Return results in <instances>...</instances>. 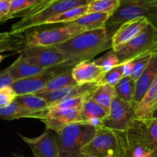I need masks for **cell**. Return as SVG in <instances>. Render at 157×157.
<instances>
[{
  "label": "cell",
  "mask_w": 157,
  "mask_h": 157,
  "mask_svg": "<svg viewBox=\"0 0 157 157\" xmlns=\"http://www.w3.org/2000/svg\"><path fill=\"white\" fill-rule=\"evenodd\" d=\"M98 128L84 123L70 124L59 131L60 157H81V151L96 135Z\"/></svg>",
  "instance_id": "cell-3"
},
{
  "label": "cell",
  "mask_w": 157,
  "mask_h": 157,
  "mask_svg": "<svg viewBox=\"0 0 157 157\" xmlns=\"http://www.w3.org/2000/svg\"><path fill=\"white\" fill-rule=\"evenodd\" d=\"M121 0H93L88 5V12L99 13H113L119 8Z\"/></svg>",
  "instance_id": "cell-28"
},
{
  "label": "cell",
  "mask_w": 157,
  "mask_h": 157,
  "mask_svg": "<svg viewBox=\"0 0 157 157\" xmlns=\"http://www.w3.org/2000/svg\"><path fill=\"white\" fill-rule=\"evenodd\" d=\"M81 109H48L45 116L41 121L46 128L58 133L70 124L83 123L81 117Z\"/></svg>",
  "instance_id": "cell-13"
},
{
  "label": "cell",
  "mask_w": 157,
  "mask_h": 157,
  "mask_svg": "<svg viewBox=\"0 0 157 157\" xmlns=\"http://www.w3.org/2000/svg\"><path fill=\"white\" fill-rule=\"evenodd\" d=\"M72 70V69H71ZM71 70L67 71L65 72L59 74L52 80H51L48 84L38 94L49 93V92L55 91V90H61V89L65 88L69 86L76 85L78 84L74 79L71 74Z\"/></svg>",
  "instance_id": "cell-25"
},
{
  "label": "cell",
  "mask_w": 157,
  "mask_h": 157,
  "mask_svg": "<svg viewBox=\"0 0 157 157\" xmlns=\"http://www.w3.org/2000/svg\"><path fill=\"white\" fill-rule=\"evenodd\" d=\"M81 155H92L104 157L107 154L122 156L119 136L114 132L105 128H98L96 135L90 142L82 148Z\"/></svg>",
  "instance_id": "cell-11"
},
{
  "label": "cell",
  "mask_w": 157,
  "mask_h": 157,
  "mask_svg": "<svg viewBox=\"0 0 157 157\" xmlns=\"http://www.w3.org/2000/svg\"><path fill=\"white\" fill-rule=\"evenodd\" d=\"M120 64L146 54L157 53V28L149 23L138 35L126 44L115 48Z\"/></svg>",
  "instance_id": "cell-6"
},
{
  "label": "cell",
  "mask_w": 157,
  "mask_h": 157,
  "mask_svg": "<svg viewBox=\"0 0 157 157\" xmlns=\"http://www.w3.org/2000/svg\"><path fill=\"white\" fill-rule=\"evenodd\" d=\"M89 97H90V95H84V96L64 100V101L51 104V105H49L48 109H64V110L81 109L85 101Z\"/></svg>",
  "instance_id": "cell-31"
},
{
  "label": "cell",
  "mask_w": 157,
  "mask_h": 157,
  "mask_svg": "<svg viewBox=\"0 0 157 157\" xmlns=\"http://www.w3.org/2000/svg\"><path fill=\"white\" fill-rule=\"evenodd\" d=\"M17 53L25 61L44 68H51L67 63L64 54L56 46H25Z\"/></svg>",
  "instance_id": "cell-9"
},
{
  "label": "cell",
  "mask_w": 157,
  "mask_h": 157,
  "mask_svg": "<svg viewBox=\"0 0 157 157\" xmlns=\"http://www.w3.org/2000/svg\"><path fill=\"white\" fill-rule=\"evenodd\" d=\"M117 97L115 87L109 84H98V87L92 91L89 98L109 113L112 103Z\"/></svg>",
  "instance_id": "cell-20"
},
{
  "label": "cell",
  "mask_w": 157,
  "mask_h": 157,
  "mask_svg": "<svg viewBox=\"0 0 157 157\" xmlns=\"http://www.w3.org/2000/svg\"><path fill=\"white\" fill-rule=\"evenodd\" d=\"M12 156H13V157H28V156H24V155L20 154V153H12Z\"/></svg>",
  "instance_id": "cell-42"
},
{
  "label": "cell",
  "mask_w": 157,
  "mask_h": 157,
  "mask_svg": "<svg viewBox=\"0 0 157 157\" xmlns=\"http://www.w3.org/2000/svg\"><path fill=\"white\" fill-rule=\"evenodd\" d=\"M88 12V5L87 6H79L65 11L61 14L52 17L44 21V25L58 24V23H70L75 20L78 19L83 15H86Z\"/></svg>",
  "instance_id": "cell-24"
},
{
  "label": "cell",
  "mask_w": 157,
  "mask_h": 157,
  "mask_svg": "<svg viewBox=\"0 0 157 157\" xmlns=\"http://www.w3.org/2000/svg\"><path fill=\"white\" fill-rule=\"evenodd\" d=\"M104 157H121V156L117 154H107Z\"/></svg>",
  "instance_id": "cell-43"
},
{
  "label": "cell",
  "mask_w": 157,
  "mask_h": 157,
  "mask_svg": "<svg viewBox=\"0 0 157 157\" xmlns=\"http://www.w3.org/2000/svg\"><path fill=\"white\" fill-rule=\"evenodd\" d=\"M15 102L36 113H45L49 107L48 103L37 94L18 96L15 98Z\"/></svg>",
  "instance_id": "cell-23"
},
{
  "label": "cell",
  "mask_w": 157,
  "mask_h": 157,
  "mask_svg": "<svg viewBox=\"0 0 157 157\" xmlns=\"http://www.w3.org/2000/svg\"><path fill=\"white\" fill-rule=\"evenodd\" d=\"M81 157H97V156H92V155H81Z\"/></svg>",
  "instance_id": "cell-45"
},
{
  "label": "cell",
  "mask_w": 157,
  "mask_h": 157,
  "mask_svg": "<svg viewBox=\"0 0 157 157\" xmlns=\"http://www.w3.org/2000/svg\"><path fill=\"white\" fill-rule=\"evenodd\" d=\"M145 120H157V105L150 112H149L144 118Z\"/></svg>",
  "instance_id": "cell-39"
},
{
  "label": "cell",
  "mask_w": 157,
  "mask_h": 157,
  "mask_svg": "<svg viewBox=\"0 0 157 157\" xmlns=\"http://www.w3.org/2000/svg\"><path fill=\"white\" fill-rule=\"evenodd\" d=\"M11 0H2L0 1V25L9 20L8 17L9 6Z\"/></svg>",
  "instance_id": "cell-36"
},
{
  "label": "cell",
  "mask_w": 157,
  "mask_h": 157,
  "mask_svg": "<svg viewBox=\"0 0 157 157\" xmlns=\"http://www.w3.org/2000/svg\"><path fill=\"white\" fill-rule=\"evenodd\" d=\"M42 0H11L8 17L11 18L20 17L21 13L36 6Z\"/></svg>",
  "instance_id": "cell-30"
},
{
  "label": "cell",
  "mask_w": 157,
  "mask_h": 157,
  "mask_svg": "<svg viewBox=\"0 0 157 157\" xmlns=\"http://www.w3.org/2000/svg\"><path fill=\"white\" fill-rule=\"evenodd\" d=\"M6 55H0V63L2 62V61H3V60L5 59V58H6Z\"/></svg>",
  "instance_id": "cell-44"
},
{
  "label": "cell",
  "mask_w": 157,
  "mask_h": 157,
  "mask_svg": "<svg viewBox=\"0 0 157 157\" xmlns=\"http://www.w3.org/2000/svg\"><path fill=\"white\" fill-rule=\"evenodd\" d=\"M15 80L9 75L6 70L0 71V89L6 86H10Z\"/></svg>",
  "instance_id": "cell-37"
},
{
  "label": "cell",
  "mask_w": 157,
  "mask_h": 157,
  "mask_svg": "<svg viewBox=\"0 0 157 157\" xmlns=\"http://www.w3.org/2000/svg\"><path fill=\"white\" fill-rule=\"evenodd\" d=\"M109 27L87 30L56 47L64 54L67 61L77 64L90 61L104 51L112 48V32Z\"/></svg>",
  "instance_id": "cell-1"
},
{
  "label": "cell",
  "mask_w": 157,
  "mask_h": 157,
  "mask_svg": "<svg viewBox=\"0 0 157 157\" xmlns=\"http://www.w3.org/2000/svg\"><path fill=\"white\" fill-rule=\"evenodd\" d=\"M48 110L45 113L33 112L14 101L7 107H0V119L12 121L21 118H37L41 120L45 116Z\"/></svg>",
  "instance_id": "cell-19"
},
{
  "label": "cell",
  "mask_w": 157,
  "mask_h": 157,
  "mask_svg": "<svg viewBox=\"0 0 157 157\" xmlns=\"http://www.w3.org/2000/svg\"><path fill=\"white\" fill-rule=\"evenodd\" d=\"M25 44L24 33L12 35L9 38L0 41V54L4 52H18Z\"/></svg>",
  "instance_id": "cell-29"
},
{
  "label": "cell",
  "mask_w": 157,
  "mask_h": 157,
  "mask_svg": "<svg viewBox=\"0 0 157 157\" xmlns=\"http://www.w3.org/2000/svg\"><path fill=\"white\" fill-rule=\"evenodd\" d=\"M157 105V75L141 102L136 107L137 119L144 118Z\"/></svg>",
  "instance_id": "cell-22"
},
{
  "label": "cell",
  "mask_w": 157,
  "mask_h": 157,
  "mask_svg": "<svg viewBox=\"0 0 157 157\" xmlns=\"http://www.w3.org/2000/svg\"><path fill=\"white\" fill-rule=\"evenodd\" d=\"M123 157L132 145H141L153 151L157 150V120L136 119L120 137Z\"/></svg>",
  "instance_id": "cell-7"
},
{
  "label": "cell",
  "mask_w": 157,
  "mask_h": 157,
  "mask_svg": "<svg viewBox=\"0 0 157 157\" xmlns=\"http://www.w3.org/2000/svg\"><path fill=\"white\" fill-rule=\"evenodd\" d=\"M98 84H76L55 91L38 94L37 95L45 100L49 105H51L70 98H78L84 95H90L92 91L98 87Z\"/></svg>",
  "instance_id": "cell-15"
},
{
  "label": "cell",
  "mask_w": 157,
  "mask_h": 157,
  "mask_svg": "<svg viewBox=\"0 0 157 157\" xmlns=\"http://www.w3.org/2000/svg\"><path fill=\"white\" fill-rule=\"evenodd\" d=\"M154 55L155 54L153 53L146 54V55H143L141 56L137 57L135 59L132 60L133 61V71H132L130 77L133 79L136 80L140 76V75L147 67L150 60L152 59Z\"/></svg>",
  "instance_id": "cell-33"
},
{
  "label": "cell",
  "mask_w": 157,
  "mask_h": 157,
  "mask_svg": "<svg viewBox=\"0 0 157 157\" xmlns=\"http://www.w3.org/2000/svg\"><path fill=\"white\" fill-rule=\"evenodd\" d=\"M107 72L91 61L78 63L72 68L71 74L78 84H99Z\"/></svg>",
  "instance_id": "cell-14"
},
{
  "label": "cell",
  "mask_w": 157,
  "mask_h": 157,
  "mask_svg": "<svg viewBox=\"0 0 157 157\" xmlns=\"http://www.w3.org/2000/svg\"><path fill=\"white\" fill-rule=\"evenodd\" d=\"M152 157H157V150L154 151V153H153V156H152Z\"/></svg>",
  "instance_id": "cell-46"
},
{
  "label": "cell",
  "mask_w": 157,
  "mask_h": 157,
  "mask_svg": "<svg viewBox=\"0 0 157 157\" xmlns=\"http://www.w3.org/2000/svg\"><path fill=\"white\" fill-rule=\"evenodd\" d=\"M157 75V53L153 56L150 63L140 76L136 80V88L133 104L135 109L141 102L148 89L153 84Z\"/></svg>",
  "instance_id": "cell-17"
},
{
  "label": "cell",
  "mask_w": 157,
  "mask_h": 157,
  "mask_svg": "<svg viewBox=\"0 0 157 157\" xmlns=\"http://www.w3.org/2000/svg\"><path fill=\"white\" fill-rule=\"evenodd\" d=\"M123 78H124L123 67L122 64H120L115 67L114 68L107 71L99 84H109V85L115 87Z\"/></svg>",
  "instance_id": "cell-34"
},
{
  "label": "cell",
  "mask_w": 157,
  "mask_h": 157,
  "mask_svg": "<svg viewBox=\"0 0 157 157\" xmlns=\"http://www.w3.org/2000/svg\"><path fill=\"white\" fill-rule=\"evenodd\" d=\"M12 34H11L10 32H0V41H2V40L6 39V38H9V37L12 35Z\"/></svg>",
  "instance_id": "cell-40"
},
{
  "label": "cell",
  "mask_w": 157,
  "mask_h": 157,
  "mask_svg": "<svg viewBox=\"0 0 157 157\" xmlns=\"http://www.w3.org/2000/svg\"><path fill=\"white\" fill-rule=\"evenodd\" d=\"M123 73H124V77H130L133 71V61H129L127 62L123 63Z\"/></svg>",
  "instance_id": "cell-38"
},
{
  "label": "cell",
  "mask_w": 157,
  "mask_h": 157,
  "mask_svg": "<svg viewBox=\"0 0 157 157\" xmlns=\"http://www.w3.org/2000/svg\"><path fill=\"white\" fill-rule=\"evenodd\" d=\"M107 115L108 113L90 98H87L81 110V117L84 124L91 118L104 120Z\"/></svg>",
  "instance_id": "cell-26"
},
{
  "label": "cell",
  "mask_w": 157,
  "mask_h": 157,
  "mask_svg": "<svg viewBox=\"0 0 157 157\" xmlns=\"http://www.w3.org/2000/svg\"><path fill=\"white\" fill-rule=\"evenodd\" d=\"M155 5H156V6L157 7V0H155Z\"/></svg>",
  "instance_id": "cell-47"
},
{
  "label": "cell",
  "mask_w": 157,
  "mask_h": 157,
  "mask_svg": "<svg viewBox=\"0 0 157 157\" xmlns=\"http://www.w3.org/2000/svg\"><path fill=\"white\" fill-rule=\"evenodd\" d=\"M146 18L157 28V7L155 0H121L119 8L110 15L106 26L119 27L124 22Z\"/></svg>",
  "instance_id": "cell-4"
},
{
  "label": "cell",
  "mask_w": 157,
  "mask_h": 157,
  "mask_svg": "<svg viewBox=\"0 0 157 157\" xmlns=\"http://www.w3.org/2000/svg\"><path fill=\"white\" fill-rule=\"evenodd\" d=\"M94 62L97 65L102 67L106 72L109 71L117 66L120 65V61L118 59L117 55H116L113 49L112 48L107 54L101 56V58L94 60Z\"/></svg>",
  "instance_id": "cell-32"
},
{
  "label": "cell",
  "mask_w": 157,
  "mask_h": 157,
  "mask_svg": "<svg viewBox=\"0 0 157 157\" xmlns=\"http://www.w3.org/2000/svg\"><path fill=\"white\" fill-rule=\"evenodd\" d=\"M52 1H55V0H42L41 2H39L38 4H37L36 6H35V7H39V6H44V5L47 4V3L51 2H52Z\"/></svg>",
  "instance_id": "cell-41"
},
{
  "label": "cell",
  "mask_w": 157,
  "mask_h": 157,
  "mask_svg": "<svg viewBox=\"0 0 157 157\" xmlns=\"http://www.w3.org/2000/svg\"><path fill=\"white\" fill-rule=\"evenodd\" d=\"M84 28L74 23L52 29L28 30L24 32L25 46H56L69 41L74 37L85 32Z\"/></svg>",
  "instance_id": "cell-5"
},
{
  "label": "cell",
  "mask_w": 157,
  "mask_h": 157,
  "mask_svg": "<svg viewBox=\"0 0 157 157\" xmlns=\"http://www.w3.org/2000/svg\"><path fill=\"white\" fill-rule=\"evenodd\" d=\"M150 23L146 18H139L124 22L117 29L112 37V48L126 44L140 33Z\"/></svg>",
  "instance_id": "cell-16"
},
{
  "label": "cell",
  "mask_w": 157,
  "mask_h": 157,
  "mask_svg": "<svg viewBox=\"0 0 157 157\" xmlns=\"http://www.w3.org/2000/svg\"><path fill=\"white\" fill-rule=\"evenodd\" d=\"M18 97L12 86H6L0 89V107H7L14 102Z\"/></svg>",
  "instance_id": "cell-35"
},
{
  "label": "cell",
  "mask_w": 157,
  "mask_h": 157,
  "mask_svg": "<svg viewBox=\"0 0 157 157\" xmlns=\"http://www.w3.org/2000/svg\"><path fill=\"white\" fill-rule=\"evenodd\" d=\"M110 15H111L109 13H99V12L87 13L78 19L72 21L71 23L81 26L87 31L93 30V29L105 27Z\"/></svg>",
  "instance_id": "cell-21"
},
{
  "label": "cell",
  "mask_w": 157,
  "mask_h": 157,
  "mask_svg": "<svg viewBox=\"0 0 157 157\" xmlns=\"http://www.w3.org/2000/svg\"><path fill=\"white\" fill-rule=\"evenodd\" d=\"M76 64L67 62L61 65L57 66L52 70L41 73L40 75L23 79L16 80L14 81L11 86L18 96L27 94H37L39 93L51 80L59 74L71 70Z\"/></svg>",
  "instance_id": "cell-10"
},
{
  "label": "cell",
  "mask_w": 157,
  "mask_h": 157,
  "mask_svg": "<svg viewBox=\"0 0 157 157\" xmlns=\"http://www.w3.org/2000/svg\"><path fill=\"white\" fill-rule=\"evenodd\" d=\"M0 1H2V0H0Z\"/></svg>",
  "instance_id": "cell-48"
},
{
  "label": "cell",
  "mask_w": 157,
  "mask_h": 157,
  "mask_svg": "<svg viewBox=\"0 0 157 157\" xmlns=\"http://www.w3.org/2000/svg\"><path fill=\"white\" fill-rule=\"evenodd\" d=\"M19 136L32 150L33 157H60L58 135L56 132L46 129L42 134L35 138L21 134Z\"/></svg>",
  "instance_id": "cell-12"
},
{
  "label": "cell",
  "mask_w": 157,
  "mask_h": 157,
  "mask_svg": "<svg viewBox=\"0 0 157 157\" xmlns=\"http://www.w3.org/2000/svg\"><path fill=\"white\" fill-rule=\"evenodd\" d=\"M54 67L44 68V67L33 65V64H31L29 63L26 62L22 58L18 57L9 67H7L5 70L9 74V75L15 81H16V80L23 79V78H29V77L40 75L41 73H44V72L52 70Z\"/></svg>",
  "instance_id": "cell-18"
},
{
  "label": "cell",
  "mask_w": 157,
  "mask_h": 157,
  "mask_svg": "<svg viewBox=\"0 0 157 157\" xmlns=\"http://www.w3.org/2000/svg\"><path fill=\"white\" fill-rule=\"evenodd\" d=\"M93 0H55L39 7H32L22 12L21 19L13 25L10 32L12 35L24 33L29 29L43 25L44 21L52 17L69 9L87 6Z\"/></svg>",
  "instance_id": "cell-2"
},
{
  "label": "cell",
  "mask_w": 157,
  "mask_h": 157,
  "mask_svg": "<svg viewBox=\"0 0 157 157\" xmlns=\"http://www.w3.org/2000/svg\"><path fill=\"white\" fill-rule=\"evenodd\" d=\"M117 98L129 104H133L136 88V80L131 77H124L115 86Z\"/></svg>",
  "instance_id": "cell-27"
},
{
  "label": "cell",
  "mask_w": 157,
  "mask_h": 157,
  "mask_svg": "<svg viewBox=\"0 0 157 157\" xmlns=\"http://www.w3.org/2000/svg\"><path fill=\"white\" fill-rule=\"evenodd\" d=\"M136 118L134 105L125 102L117 97L112 103L108 115L104 120L103 128L114 132L121 137L130 128Z\"/></svg>",
  "instance_id": "cell-8"
}]
</instances>
